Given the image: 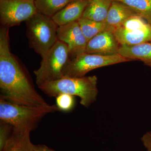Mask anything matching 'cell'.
<instances>
[{"mask_svg":"<svg viewBox=\"0 0 151 151\" xmlns=\"http://www.w3.org/2000/svg\"><path fill=\"white\" fill-rule=\"evenodd\" d=\"M0 97L14 104L32 106L48 105L36 90L26 68L11 52L9 28L0 29Z\"/></svg>","mask_w":151,"mask_h":151,"instance_id":"cell-1","label":"cell"},{"mask_svg":"<svg viewBox=\"0 0 151 151\" xmlns=\"http://www.w3.org/2000/svg\"><path fill=\"white\" fill-rule=\"evenodd\" d=\"M114 29L104 31L89 40L85 52L103 55L119 54L120 47L114 35Z\"/></svg>","mask_w":151,"mask_h":151,"instance_id":"cell-9","label":"cell"},{"mask_svg":"<svg viewBox=\"0 0 151 151\" xmlns=\"http://www.w3.org/2000/svg\"><path fill=\"white\" fill-rule=\"evenodd\" d=\"M13 127L8 124L0 121V151H2L9 138Z\"/></svg>","mask_w":151,"mask_h":151,"instance_id":"cell-21","label":"cell"},{"mask_svg":"<svg viewBox=\"0 0 151 151\" xmlns=\"http://www.w3.org/2000/svg\"><path fill=\"white\" fill-rule=\"evenodd\" d=\"M119 54L110 55L84 52L70 58L63 70V76L81 77L96 68L129 61Z\"/></svg>","mask_w":151,"mask_h":151,"instance_id":"cell-6","label":"cell"},{"mask_svg":"<svg viewBox=\"0 0 151 151\" xmlns=\"http://www.w3.org/2000/svg\"><path fill=\"white\" fill-rule=\"evenodd\" d=\"M26 23L30 47L43 58L58 40V26L52 18L38 12Z\"/></svg>","mask_w":151,"mask_h":151,"instance_id":"cell-4","label":"cell"},{"mask_svg":"<svg viewBox=\"0 0 151 151\" xmlns=\"http://www.w3.org/2000/svg\"><path fill=\"white\" fill-rule=\"evenodd\" d=\"M69 59L68 45L58 40L42 58L39 68L34 71L38 87L63 78V70Z\"/></svg>","mask_w":151,"mask_h":151,"instance_id":"cell-5","label":"cell"},{"mask_svg":"<svg viewBox=\"0 0 151 151\" xmlns=\"http://www.w3.org/2000/svg\"><path fill=\"white\" fill-rule=\"evenodd\" d=\"M56 105L59 111L69 112L72 111L75 106L74 96L67 94H61L56 97Z\"/></svg>","mask_w":151,"mask_h":151,"instance_id":"cell-19","label":"cell"},{"mask_svg":"<svg viewBox=\"0 0 151 151\" xmlns=\"http://www.w3.org/2000/svg\"><path fill=\"white\" fill-rule=\"evenodd\" d=\"M31 151H55L43 145H35L32 144Z\"/></svg>","mask_w":151,"mask_h":151,"instance_id":"cell-23","label":"cell"},{"mask_svg":"<svg viewBox=\"0 0 151 151\" xmlns=\"http://www.w3.org/2000/svg\"><path fill=\"white\" fill-rule=\"evenodd\" d=\"M113 0H91L89 1L82 17L96 22H105Z\"/></svg>","mask_w":151,"mask_h":151,"instance_id":"cell-14","label":"cell"},{"mask_svg":"<svg viewBox=\"0 0 151 151\" xmlns=\"http://www.w3.org/2000/svg\"><path fill=\"white\" fill-rule=\"evenodd\" d=\"M30 132L14 129L2 151H31Z\"/></svg>","mask_w":151,"mask_h":151,"instance_id":"cell-15","label":"cell"},{"mask_svg":"<svg viewBox=\"0 0 151 151\" xmlns=\"http://www.w3.org/2000/svg\"><path fill=\"white\" fill-rule=\"evenodd\" d=\"M129 6L151 25V0H115Z\"/></svg>","mask_w":151,"mask_h":151,"instance_id":"cell-18","label":"cell"},{"mask_svg":"<svg viewBox=\"0 0 151 151\" xmlns=\"http://www.w3.org/2000/svg\"><path fill=\"white\" fill-rule=\"evenodd\" d=\"M72 0H35L37 12L52 17Z\"/></svg>","mask_w":151,"mask_h":151,"instance_id":"cell-17","label":"cell"},{"mask_svg":"<svg viewBox=\"0 0 151 151\" xmlns=\"http://www.w3.org/2000/svg\"><path fill=\"white\" fill-rule=\"evenodd\" d=\"M136 15L138 14L129 6L122 2L113 0L105 22L110 26L115 28Z\"/></svg>","mask_w":151,"mask_h":151,"instance_id":"cell-12","label":"cell"},{"mask_svg":"<svg viewBox=\"0 0 151 151\" xmlns=\"http://www.w3.org/2000/svg\"><path fill=\"white\" fill-rule=\"evenodd\" d=\"M88 1H91V0H88Z\"/></svg>","mask_w":151,"mask_h":151,"instance_id":"cell-25","label":"cell"},{"mask_svg":"<svg viewBox=\"0 0 151 151\" xmlns=\"http://www.w3.org/2000/svg\"><path fill=\"white\" fill-rule=\"evenodd\" d=\"M58 40L66 44L68 47L70 58L85 52L88 41L82 32L78 22L58 26Z\"/></svg>","mask_w":151,"mask_h":151,"instance_id":"cell-8","label":"cell"},{"mask_svg":"<svg viewBox=\"0 0 151 151\" xmlns=\"http://www.w3.org/2000/svg\"><path fill=\"white\" fill-rule=\"evenodd\" d=\"M142 141L147 151H151V131L143 136Z\"/></svg>","mask_w":151,"mask_h":151,"instance_id":"cell-22","label":"cell"},{"mask_svg":"<svg viewBox=\"0 0 151 151\" xmlns=\"http://www.w3.org/2000/svg\"><path fill=\"white\" fill-rule=\"evenodd\" d=\"M96 76L81 77L63 76L39 87L49 97H56L61 94H70L80 98V103L88 108L97 99L98 89Z\"/></svg>","mask_w":151,"mask_h":151,"instance_id":"cell-3","label":"cell"},{"mask_svg":"<svg viewBox=\"0 0 151 151\" xmlns=\"http://www.w3.org/2000/svg\"><path fill=\"white\" fill-rule=\"evenodd\" d=\"M59 111L56 105L32 107L11 103L0 97V121L14 129L31 132L47 114Z\"/></svg>","mask_w":151,"mask_h":151,"instance_id":"cell-2","label":"cell"},{"mask_svg":"<svg viewBox=\"0 0 151 151\" xmlns=\"http://www.w3.org/2000/svg\"><path fill=\"white\" fill-rule=\"evenodd\" d=\"M89 3L88 0H72L52 19L58 27L77 22L82 17Z\"/></svg>","mask_w":151,"mask_h":151,"instance_id":"cell-10","label":"cell"},{"mask_svg":"<svg viewBox=\"0 0 151 151\" xmlns=\"http://www.w3.org/2000/svg\"><path fill=\"white\" fill-rule=\"evenodd\" d=\"M77 22L88 42L98 34L113 27L105 22H96L82 17Z\"/></svg>","mask_w":151,"mask_h":151,"instance_id":"cell-16","label":"cell"},{"mask_svg":"<svg viewBox=\"0 0 151 151\" xmlns=\"http://www.w3.org/2000/svg\"><path fill=\"white\" fill-rule=\"evenodd\" d=\"M119 54L130 60H139L144 63L151 61V41L136 45H121Z\"/></svg>","mask_w":151,"mask_h":151,"instance_id":"cell-13","label":"cell"},{"mask_svg":"<svg viewBox=\"0 0 151 151\" xmlns=\"http://www.w3.org/2000/svg\"><path fill=\"white\" fill-rule=\"evenodd\" d=\"M145 64L148 65L151 68V61H149V62H147L145 63Z\"/></svg>","mask_w":151,"mask_h":151,"instance_id":"cell-24","label":"cell"},{"mask_svg":"<svg viewBox=\"0 0 151 151\" xmlns=\"http://www.w3.org/2000/svg\"><path fill=\"white\" fill-rule=\"evenodd\" d=\"M149 24L146 22L145 20L138 15L131 17L125 21L119 26L130 30H140L149 26Z\"/></svg>","mask_w":151,"mask_h":151,"instance_id":"cell-20","label":"cell"},{"mask_svg":"<svg viewBox=\"0 0 151 151\" xmlns=\"http://www.w3.org/2000/svg\"><path fill=\"white\" fill-rule=\"evenodd\" d=\"M37 12L35 0H0V21L2 27L19 25Z\"/></svg>","mask_w":151,"mask_h":151,"instance_id":"cell-7","label":"cell"},{"mask_svg":"<svg viewBox=\"0 0 151 151\" xmlns=\"http://www.w3.org/2000/svg\"><path fill=\"white\" fill-rule=\"evenodd\" d=\"M114 34L121 45H136L151 41V25L144 29L133 30L118 26L114 29Z\"/></svg>","mask_w":151,"mask_h":151,"instance_id":"cell-11","label":"cell"}]
</instances>
